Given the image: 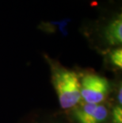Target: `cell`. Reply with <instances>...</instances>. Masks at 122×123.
Segmentation results:
<instances>
[{
	"instance_id": "6da1fadb",
	"label": "cell",
	"mask_w": 122,
	"mask_h": 123,
	"mask_svg": "<svg viewBox=\"0 0 122 123\" xmlns=\"http://www.w3.org/2000/svg\"><path fill=\"white\" fill-rule=\"evenodd\" d=\"M51 71V79L63 110H71L81 101L80 78L75 71L61 65L58 61L45 56Z\"/></svg>"
},
{
	"instance_id": "7a4b0ae2",
	"label": "cell",
	"mask_w": 122,
	"mask_h": 123,
	"mask_svg": "<svg viewBox=\"0 0 122 123\" xmlns=\"http://www.w3.org/2000/svg\"><path fill=\"white\" fill-rule=\"evenodd\" d=\"M107 9L92 25L91 33L98 45L104 50L121 46L122 44V14L120 7Z\"/></svg>"
},
{
	"instance_id": "3957f363",
	"label": "cell",
	"mask_w": 122,
	"mask_h": 123,
	"mask_svg": "<svg viewBox=\"0 0 122 123\" xmlns=\"http://www.w3.org/2000/svg\"><path fill=\"white\" fill-rule=\"evenodd\" d=\"M81 98L87 104H102L110 93V84L106 78L86 73L80 79Z\"/></svg>"
},
{
	"instance_id": "277c9868",
	"label": "cell",
	"mask_w": 122,
	"mask_h": 123,
	"mask_svg": "<svg viewBox=\"0 0 122 123\" xmlns=\"http://www.w3.org/2000/svg\"><path fill=\"white\" fill-rule=\"evenodd\" d=\"M109 115L108 107L103 104H81L71 112L75 123H106Z\"/></svg>"
},
{
	"instance_id": "5b68a950",
	"label": "cell",
	"mask_w": 122,
	"mask_h": 123,
	"mask_svg": "<svg viewBox=\"0 0 122 123\" xmlns=\"http://www.w3.org/2000/svg\"><path fill=\"white\" fill-rule=\"evenodd\" d=\"M105 61L106 63L115 70H121L122 68V48H116L109 49L105 51Z\"/></svg>"
},
{
	"instance_id": "8992f818",
	"label": "cell",
	"mask_w": 122,
	"mask_h": 123,
	"mask_svg": "<svg viewBox=\"0 0 122 123\" xmlns=\"http://www.w3.org/2000/svg\"><path fill=\"white\" fill-rule=\"evenodd\" d=\"M112 123H122L121 106L116 105L112 111Z\"/></svg>"
},
{
	"instance_id": "52a82bcc",
	"label": "cell",
	"mask_w": 122,
	"mask_h": 123,
	"mask_svg": "<svg viewBox=\"0 0 122 123\" xmlns=\"http://www.w3.org/2000/svg\"><path fill=\"white\" fill-rule=\"evenodd\" d=\"M121 94H122V88H121V85H120L117 91H116V105H119V106H121L122 105V96H121Z\"/></svg>"
}]
</instances>
